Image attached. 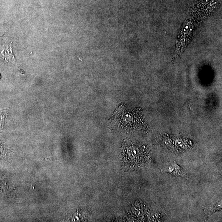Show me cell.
<instances>
[{
	"label": "cell",
	"instance_id": "6da1fadb",
	"mask_svg": "<svg viewBox=\"0 0 222 222\" xmlns=\"http://www.w3.org/2000/svg\"><path fill=\"white\" fill-rule=\"evenodd\" d=\"M123 152L126 162L132 168H137L144 164L148 158V152L146 148L132 142L124 146Z\"/></svg>",
	"mask_w": 222,
	"mask_h": 222
},
{
	"label": "cell",
	"instance_id": "7a4b0ae2",
	"mask_svg": "<svg viewBox=\"0 0 222 222\" xmlns=\"http://www.w3.org/2000/svg\"><path fill=\"white\" fill-rule=\"evenodd\" d=\"M121 110L117 112V116L118 115V121L122 125L134 129L140 126L142 123L143 118L140 111L127 109Z\"/></svg>",
	"mask_w": 222,
	"mask_h": 222
},
{
	"label": "cell",
	"instance_id": "3957f363",
	"mask_svg": "<svg viewBox=\"0 0 222 222\" xmlns=\"http://www.w3.org/2000/svg\"><path fill=\"white\" fill-rule=\"evenodd\" d=\"M4 115H2V114H0V126L1 124H2L4 122Z\"/></svg>",
	"mask_w": 222,
	"mask_h": 222
}]
</instances>
